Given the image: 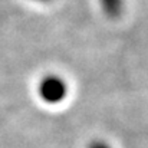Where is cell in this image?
Wrapping results in <instances>:
<instances>
[{"instance_id":"obj_3","label":"cell","mask_w":148,"mask_h":148,"mask_svg":"<svg viewBox=\"0 0 148 148\" xmlns=\"http://www.w3.org/2000/svg\"><path fill=\"white\" fill-rule=\"evenodd\" d=\"M88 148H111L109 144H106L105 141H101V140H97V141H92Z\"/></svg>"},{"instance_id":"obj_1","label":"cell","mask_w":148,"mask_h":148,"mask_svg":"<svg viewBox=\"0 0 148 148\" xmlns=\"http://www.w3.org/2000/svg\"><path fill=\"white\" fill-rule=\"evenodd\" d=\"M38 94L40 99L46 103L55 105L62 102L68 95V85L66 82L58 75H46L42 78L38 86Z\"/></svg>"},{"instance_id":"obj_2","label":"cell","mask_w":148,"mask_h":148,"mask_svg":"<svg viewBox=\"0 0 148 148\" xmlns=\"http://www.w3.org/2000/svg\"><path fill=\"white\" fill-rule=\"evenodd\" d=\"M103 13L109 17H118L124 9V0H99Z\"/></svg>"},{"instance_id":"obj_4","label":"cell","mask_w":148,"mask_h":148,"mask_svg":"<svg viewBox=\"0 0 148 148\" xmlns=\"http://www.w3.org/2000/svg\"><path fill=\"white\" fill-rule=\"evenodd\" d=\"M33 1H38V3H48L50 0H33Z\"/></svg>"}]
</instances>
